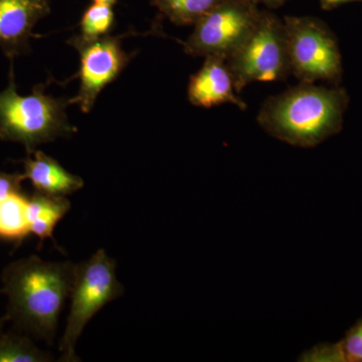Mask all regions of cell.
Listing matches in <instances>:
<instances>
[{
  "label": "cell",
  "instance_id": "obj_1",
  "mask_svg": "<svg viewBox=\"0 0 362 362\" xmlns=\"http://www.w3.org/2000/svg\"><path fill=\"white\" fill-rule=\"evenodd\" d=\"M76 264L47 262L37 256L14 261L1 276L0 293L8 298L4 320L20 332L54 343L59 316L70 297Z\"/></svg>",
  "mask_w": 362,
  "mask_h": 362
},
{
  "label": "cell",
  "instance_id": "obj_2",
  "mask_svg": "<svg viewBox=\"0 0 362 362\" xmlns=\"http://www.w3.org/2000/svg\"><path fill=\"white\" fill-rule=\"evenodd\" d=\"M349 101L341 86L299 83L267 98L257 122L280 141L312 148L342 130Z\"/></svg>",
  "mask_w": 362,
  "mask_h": 362
},
{
  "label": "cell",
  "instance_id": "obj_3",
  "mask_svg": "<svg viewBox=\"0 0 362 362\" xmlns=\"http://www.w3.org/2000/svg\"><path fill=\"white\" fill-rule=\"evenodd\" d=\"M45 84L35 86L30 95L18 94L13 61L8 86L0 90V140L20 143L26 153L58 138L71 137L78 129L66 116L70 99L45 93Z\"/></svg>",
  "mask_w": 362,
  "mask_h": 362
},
{
  "label": "cell",
  "instance_id": "obj_4",
  "mask_svg": "<svg viewBox=\"0 0 362 362\" xmlns=\"http://www.w3.org/2000/svg\"><path fill=\"white\" fill-rule=\"evenodd\" d=\"M116 261L99 249L88 261L76 264L71 308L65 332L59 344V361H80L75 349L83 330L98 312L122 296L124 287L116 277Z\"/></svg>",
  "mask_w": 362,
  "mask_h": 362
},
{
  "label": "cell",
  "instance_id": "obj_5",
  "mask_svg": "<svg viewBox=\"0 0 362 362\" xmlns=\"http://www.w3.org/2000/svg\"><path fill=\"white\" fill-rule=\"evenodd\" d=\"M283 21L291 75L299 83L341 85L342 54L330 26L313 16H286Z\"/></svg>",
  "mask_w": 362,
  "mask_h": 362
},
{
  "label": "cell",
  "instance_id": "obj_6",
  "mask_svg": "<svg viewBox=\"0 0 362 362\" xmlns=\"http://www.w3.org/2000/svg\"><path fill=\"white\" fill-rule=\"evenodd\" d=\"M226 65L238 94L252 83L277 82L291 76L284 21L270 11H261L252 33Z\"/></svg>",
  "mask_w": 362,
  "mask_h": 362
},
{
  "label": "cell",
  "instance_id": "obj_7",
  "mask_svg": "<svg viewBox=\"0 0 362 362\" xmlns=\"http://www.w3.org/2000/svg\"><path fill=\"white\" fill-rule=\"evenodd\" d=\"M262 9L252 0H226L195 23L183 42L189 56L228 59L239 49L256 25Z\"/></svg>",
  "mask_w": 362,
  "mask_h": 362
},
{
  "label": "cell",
  "instance_id": "obj_8",
  "mask_svg": "<svg viewBox=\"0 0 362 362\" xmlns=\"http://www.w3.org/2000/svg\"><path fill=\"white\" fill-rule=\"evenodd\" d=\"M121 39L120 35H108L88 40L78 35L66 42L80 56V68L71 78H78L80 88L78 94L70 100L71 104L78 105L83 113L92 111L100 93L117 80L135 56V52L128 54L123 49Z\"/></svg>",
  "mask_w": 362,
  "mask_h": 362
},
{
  "label": "cell",
  "instance_id": "obj_9",
  "mask_svg": "<svg viewBox=\"0 0 362 362\" xmlns=\"http://www.w3.org/2000/svg\"><path fill=\"white\" fill-rule=\"evenodd\" d=\"M51 13V0H0V49L13 61L30 52L33 28Z\"/></svg>",
  "mask_w": 362,
  "mask_h": 362
},
{
  "label": "cell",
  "instance_id": "obj_10",
  "mask_svg": "<svg viewBox=\"0 0 362 362\" xmlns=\"http://www.w3.org/2000/svg\"><path fill=\"white\" fill-rule=\"evenodd\" d=\"M187 98L195 107L211 109L223 104L235 105L247 110V105L235 92V83L226 59L206 57L202 68L192 75L187 86Z\"/></svg>",
  "mask_w": 362,
  "mask_h": 362
},
{
  "label": "cell",
  "instance_id": "obj_11",
  "mask_svg": "<svg viewBox=\"0 0 362 362\" xmlns=\"http://www.w3.org/2000/svg\"><path fill=\"white\" fill-rule=\"evenodd\" d=\"M21 160L25 180H30L33 190L40 194L68 197L84 187V180L59 164L58 160L40 150L26 153Z\"/></svg>",
  "mask_w": 362,
  "mask_h": 362
},
{
  "label": "cell",
  "instance_id": "obj_12",
  "mask_svg": "<svg viewBox=\"0 0 362 362\" xmlns=\"http://www.w3.org/2000/svg\"><path fill=\"white\" fill-rule=\"evenodd\" d=\"M71 202L66 197H56L35 192L28 194V218L30 233L40 240H54L57 225L71 209Z\"/></svg>",
  "mask_w": 362,
  "mask_h": 362
},
{
  "label": "cell",
  "instance_id": "obj_13",
  "mask_svg": "<svg viewBox=\"0 0 362 362\" xmlns=\"http://www.w3.org/2000/svg\"><path fill=\"white\" fill-rule=\"evenodd\" d=\"M28 194L25 192L0 202V240L20 247L30 235Z\"/></svg>",
  "mask_w": 362,
  "mask_h": 362
},
{
  "label": "cell",
  "instance_id": "obj_14",
  "mask_svg": "<svg viewBox=\"0 0 362 362\" xmlns=\"http://www.w3.org/2000/svg\"><path fill=\"white\" fill-rule=\"evenodd\" d=\"M226 0H151L162 18L178 26L194 25Z\"/></svg>",
  "mask_w": 362,
  "mask_h": 362
},
{
  "label": "cell",
  "instance_id": "obj_15",
  "mask_svg": "<svg viewBox=\"0 0 362 362\" xmlns=\"http://www.w3.org/2000/svg\"><path fill=\"white\" fill-rule=\"evenodd\" d=\"M54 356L42 351L28 335L16 332L0 335V362H49Z\"/></svg>",
  "mask_w": 362,
  "mask_h": 362
},
{
  "label": "cell",
  "instance_id": "obj_16",
  "mask_svg": "<svg viewBox=\"0 0 362 362\" xmlns=\"http://www.w3.org/2000/svg\"><path fill=\"white\" fill-rule=\"evenodd\" d=\"M115 25L113 6L95 4L87 7L80 21L81 37L88 40L99 39L110 35Z\"/></svg>",
  "mask_w": 362,
  "mask_h": 362
},
{
  "label": "cell",
  "instance_id": "obj_17",
  "mask_svg": "<svg viewBox=\"0 0 362 362\" xmlns=\"http://www.w3.org/2000/svg\"><path fill=\"white\" fill-rule=\"evenodd\" d=\"M337 345L341 362H362V317Z\"/></svg>",
  "mask_w": 362,
  "mask_h": 362
},
{
  "label": "cell",
  "instance_id": "obj_18",
  "mask_svg": "<svg viewBox=\"0 0 362 362\" xmlns=\"http://www.w3.org/2000/svg\"><path fill=\"white\" fill-rule=\"evenodd\" d=\"M25 180L23 173H7L0 171V202L8 199L11 195L25 192L23 188V182Z\"/></svg>",
  "mask_w": 362,
  "mask_h": 362
},
{
  "label": "cell",
  "instance_id": "obj_19",
  "mask_svg": "<svg viewBox=\"0 0 362 362\" xmlns=\"http://www.w3.org/2000/svg\"><path fill=\"white\" fill-rule=\"evenodd\" d=\"M319 1H320V6L324 11H332V9L337 8L342 4L356 1L362 2V0H319Z\"/></svg>",
  "mask_w": 362,
  "mask_h": 362
},
{
  "label": "cell",
  "instance_id": "obj_20",
  "mask_svg": "<svg viewBox=\"0 0 362 362\" xmlns=\"http://www.w3.org/2000/svg\"><path fill=\"white\" fill-rule=\"evenodd\" d=\"M252 1L256 2L259 6V4H263V6L268 7L269 9H276L284 6L288 0H252Z\"/></svg>",
  "mask_w": 362,
  "mask_h": 362
},
{
  "label": "cell",
  "instance_id": "obj_21",
  "mask_svg": "<svg viewBox=\"0 0 362 362\" xmlns=\"http://www.w3.org/2000/svg\"><path fill=\"white\" fill-rule=\"evenodd\" d=\"M95 4H108V6H113L118 0H92Z\"/></svg>",
  "mask_w": 362,
  "mask_h": 362
},
{
  "label": "cell",
  "instance_id": "obj_22",
  "mask_svg": "<svg viewBox=\"0 0 362 362\" xmlns=\"http://www.w3.org/2000/svg\"><path fill=\"white\" fill-rule=\"evenodd\" d=\"M6 322L4 318H0V335L2 334V328H4V324Z\"/></svg>",
  "mask_w": 362,
  "mask_h": 362
}]
</instances>
